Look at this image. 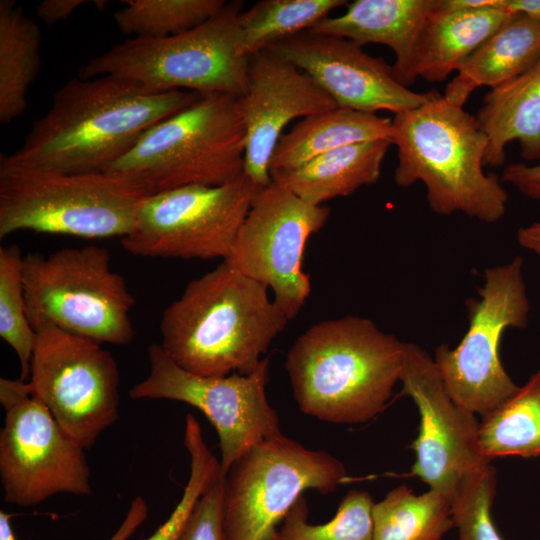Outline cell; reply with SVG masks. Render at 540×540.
<instances>
[{"mask_svg":"<svg viewBox=\"0 0 540 540\" xmlns=\"http://www.w3.org/2000/svg\"><path fill=\"white\" fill-rule=\"evenodd\" d=\"M23 259L17 245L0 247V336L18 356L19 379L27 381L37 334L27 316Z\"/></svg>","mask_w":540,"mask_h":540,"instance_id":"cell-31","label":"cell"},{"mask_svg":"<svg viewBox=\"0 0 540 540\" xmlns=\"http://www.w3.org/2000/svg\"><path fill=\"white\" fill-rule=\"evenodd\" d=\"M516 239L521 247L540 255V221L520 227Z\"/></svg>","mask_w":540,"mask_h":540,"instance_id":"cell-40","label":"cell"},{"mask_svg":"<svg viewBox=\"0 0 540 540\" xmlns=\"http://www.w3.org/2000/svg\"><path fill=\"white\" fill-rule=\"evenodd\" d=\"M502 181L513 185L525 197L540 203V164H510L503 170Z\"/></svg>","mask_w":540,"mask_h":540,"instance_id":"cell-35","label":"cell"},{"mask_svg":"<svg viewBox=\"0 0 540 540\" xmlns=\"http://www.w3.org/2000/svg\"><path fill=\"white\" fill-rule=\"evenodd\" d=\"M266 51L307 73L341 108L368 113L386 110L395 115L419 107L437 92L409 90L394 78L382 58L334 35L306 30Z\"/></svg>","mask_w":540,"mask_h":540,"instance_id":"cell-17","label":"cell"},{"mask_svg":"<svg viewBox=\"0 0 540 540\" xmlns=\"http://www.w3.org/2000/svg\"><path fill=\"white\" fill-rule=\"evenodd\" d=\"M113 14L121 32L163 38L190 30L217 14L224 0H126Z\"/></svg>","mask_w":540,"mask_h":540,"instance_id":"cell-29","label":"cell"},{"mask_svg":"<svg viewBox=\"0 0 540 540\" xmlns=\"http://www.w3.org/2000/svg\"><path fill=\"white\" fill-rule=\"evenodd\" d=\"M141 524V517L129 512L117 532L109 540H127ZM0 540H17L9 519H2L0 522Z\"/></svg>","mask_w":540,"mask_h":540,"instance_id":"cell-37","label":"cell"},{"mask_svg":"<svg viewBox=\"0 0 540 540\" xmlns=\"http://www.w3.org/2000/svg\"><path fill=\"white\" fill-rule=\"evenodd\" d=\"M496 470L490 462L470 471L450 500L459 540H503L491 517L496 495Z\"/></svg>","mask_w":540,"mask_h":540,"instance_id":"cell-33","label":"cell"},{"mask_svg":"<svg viewBox=\"0 0 540 540\" xmlns=\"http://www.w3.org/2000/svg\"><path fill=\"white\" fill-rule=\"evenodd\" d=\"M287 317L268 287L226 261L190 281L163 311L161 347L182 369L201 376L250 374Z\"/></svg>","mask_w":540,"mask_h":540,"instance_id":"cell-2","label":"cell"},{"mask_svg":"<svg viewBox=\"0 0 540 540\" xmlns=\"http://www.w3.org/2000/svg\"><path fill=\"white\" fill-rule=\"evenodd\" d=\"M404 345L359 316L312 325L295 340L285 361L299 409L333 424L372 420L400 382Z\"/></svg>","mask_w":540,"mask_h":540,"instance_id":"cell-3","label":"cell"},{"mask_svg":"<svg viewBox=\"0 0 540 540\" xmlns=\"http://www.w3.org/2000/svg\"><path fill=\"white\" fill-rule=\"evenodd\" d=\"M344 464L283 435L254 446L228 470L223 496L225 540H276L279 527L306 490L333 492Z\"/></svg>","mask_w":540,"mask_h":540,"instance_id":"cell-10","label":"cell"},{"mask_svg":"<svg viewBox=\"0 0 540 540\" xmlns=\"http://www.w3.org/2000/svg\"><path fill=\"white\" fill-rule=\"evenodd\" d=\"M224 484L221 474L208 486L193 508L180 540H225Z\"/></svg>","mask_w":540,"mask_h":540,"instance_id":"cell-34","label":"cell"},{"mask_svg":"<svg viewBox=\"0 0 540 540\" xmlns=\"http://www.w3.org/2000/svg\"><path fill=\"white\" fill-rule=\"evenodd\" d=\"M539 59L540 22L517 14L458 68L443 96L463 107L475 89L497 88L526 72Z\"/></svg>","mask_w":540,"mask_h":540,"instance_id":"cell-22","label":"cell"},{"mask_svg":"<svg viewBox=\"0 0 540 540\" xmlns=\"http://www.w3.org/2000/svg\"><path fill=\"white\" fill-rule=\"evenodd\" d=\"M246 130L239 96L208 93L148 129L103 172L127 176L148 196L189 186H220L244 174Z\"/></svg>","mask_w":540,"mask_h":540,"instance_id":"cell-6","label":"cell"},{"mask_svg":"<svg viewBox=\"0 0 540 540\" xmlns=\"http://www.w3.org/2000/svg\"><path fill=\"white\" fill-rule=\"evenodd\" d=\"M500 7L511 14L540 22V0H500Z\"/></svg>","mask_w":540,"mask_h":540,"instance_id":"cell-38","label":"cell"},{"mask_svg":"<svg viewBox=\"0 0 540 540\" xmlns=\"http://www.w3.org/2000/svg\"><path fill=\"white\" fill-rule=\"evenodd\" d=\"M453 526L449 500L434 489L401 484L372 508V540H442Z\"/></svg>","mask_w":540,"mask_h":540,"instance_id":"cell-27","label":"cell"},{"mask_svg":"<svg viewBox=\"0 0 540 540\" xmlns=\"http://www.w3.org/2000/svg\"><path fill=\"white\" fill-rule=\"evenodd\" d=\"M487 136L484 164L505 163V148L517 140L521 156L540 160V59L526 72L491 89L476 116Z\"/></svg>","mask_w":540,"mask_h":540,"instance_id":"cell-20","label":"cell"},{"mask_svg":"<svg viewBox=\"0 0 540 540\" xmlns=\"http://www.w3.org/2000/svg\"><path fill=\"white\" fill-rule=\"evenodd\" d=\"M83 0H44L36 8L37 17L47 25H54L68 19L79 7Z\"/></svg>","mask_w":540,"mask_h":540,"instance_id":"cell-36","label":"cell"},{"mask_svg":"<svg viewBox=\"0 0 540 540\" xmlns=\"http://www.w3.org/2000/svg\"><path fill=\"white\" fill-rule=\"evenodd\" d=\"M30 368L33 393L83 449L119 416L120 374L102 344L40 322Z\"/></svg>","mask_w":540,"mask_h":540,"instance_id":"cell-13","label":"cell"},{"mask_svg":"<svg viewBox=\"0 0 540 540\" xmlns=\"http://www.w3.org/2000/svg\"><path fill=\"white\" fill-rule=\"evenodd\" d=\"M400 382L402 393L411 397L420 415L411 446L415 452L411 475L450 502L464 477L490 462L479 452L480 423L452 399L433 358L417 344L405 342Z\"/></svg>","mask_w":540,"mask_h":540,"instance_id":"cell-16","label":"cell"},{"mask_svg":"<svg viewBox=\"0 0 540 540\" xmlns=\"http://www.w3.org/2000/svg\"><path fill=\"white\" fill-rule=\"evenodd\" d=\"M392 119L376 113L336 107L303 118L280 137L270 172L300 167L337 148L377 139H392Z\"/></svg>","mask_w":540,"mask_h":540,"instance_id":"cell-24","label":"cell"},{"mask_svg":"<svg viewBox=\"0 0 540 540\" xmlns=\"http://www.w3.org/2000/svg\"><path fill=\"white\" fill-rule=\"evenodd\" d=\"M239 106L246 130L244 174L262 188L272 181L270 162L284 128L338 107L312 77L268 51L249 57L248 88Z\"/></svg>","mask_w":540,"mask_h":540,"instance_id":"cell-18","label":"cell"},{"mask_svg":"<svg viewBox=\"0 0 540 540\" xmlns=\"http://www.w3.org/2000/svg\"><path fill=\"white\" fill-rule=\"evenodd\" d=\"M500 0H435V6L443 11L475 10L498 6Z\"/></svg>","mask_w":540,"mask_h":540,"instance_id":"cell-39","label":"cell"},{"mask_svg":"<svg viewBox=\"0 0 540 540\" xmlns=\"http://www.w3.org/2000/svg\"><path fill=\"white\" fill-rule=\"evenodd\" d=\"M148 197L141 186L112 172L67 174L0 156V239L17 231L86 239L124 237Z\"/></svg>","mask_w":540,"mask_h":540,"instance_id":"cell-5","label":"cell"},{"mask_svg":"<svg viewBox=\"0 0 540 540\" xmlns=\"http://www.w3.org/2000/svg\"><path fill=\"white\" fill-rule=\"evenodd\" d=\"M200 96L186 90H152L114 76L73 78L55 93L49 110L8 156L40 170L103 172L148 129Z\"/></svg>","mask_w":540,"mask_h":540,"instance_id":"cell-1","label":"cell"},{"mask_svg":"<svg viewBox=\"0 0 540 540\" xmlns=\"http://www.w3.org/2000/svg\"><path fill=\"white\" fill-rule=\"evenodd\" d=\"M392 129L398 186L421 181L430 209L439 215L460 212L485 223L505 215L508 194L496 174L483 170L488 139L475 116L436 92L419 107L395 114Z\"/></svg>","mask_w":540,"mask_h":540,"instance_id":"cell-4","label":"cell"},{"mask_svg":"<svg viewBox=\"0 0 540 540\" xmlns=\"http://www.w3.org/2000/svg\"><path fill=\"white\" fill-rule=\"evenodd\" d=\"M261 189L242 174L220 186L189 185L148 196L121 245L142 257L223 261Z\"/></svg>","mask_w":540,"mask_h":540,"instance_id":"cell-12","label":"cell"},{"mask_svg":"<svg viewBox=\"0 0 540 540\" xmlns=\"http://www.w3.org/2000/svg\"><path fill=\"white\" fill-rule=\"evenodd\" d=\"M5 410L0 432V477L7 503L30 507L69 493L90 496L83 449L58 424L29 381L0 379Z\"/></svg>","mask_w":540,"mask_h":540,"instance_id":"cell-11","label":"cell"},{"mask_svg":"<svg viewBox=\"0 0 540 540\" xmlns=\"http://www.w3.org/2000/svg\"><path fill=\"white\" fill-rule=\"evenodd\" d=\"M329 215V207L307 203L271 181L254 198L224 261L270 288L275 304L293 319L311 292L302 266L305 245Z\"/></svg>","mask_w":540,"mask_h":540,"instance_id":"cell-15","label":"cell"},{"mask_svg":"<svg viewBox=\"0 0 540 540\" xmlns=\"http://www.w3.org/2000/svg\"><path fill=\"white\" fill-rule=\"evenodd\" d=\"M373 504L370 493L351 489L330 521L314 525L308 522L307 501L301 496L283 519L276 540H372Z\"/></svg>","mask_w":540,"mask_h":540,"instance_id":"cell-30","label":"cell"},{"mask_svg":"<svg viewBox=\"0 0 540 540\" xmlns=\"http://www.w3.org/2000/svg\"><path fill=\"white\" fill-rule=\"evenodd\" d=\"M478 447L487 461L540 456V369L499 407L482 417Z\"/></svg>","mask_w":540,"mask_h":540,"instance_id":"cell-26","label":"cell"},{"mask_svg":"<svg viewBox=\"0 0 540 540\" xmlns=\"http://www.w3.org/2000/svg\"><path fill=\"white\" fill-rule=\"evenodd\" d=\"M184 446L190 455V475L182 497L166 521L144 540H180L197 501L221 475L220 462L209 450L193 414L185 419Z\"/></svg>","mask_w":540,"mask_h":540,"instance_id":"cell-32","label":"cell"},{"mask_svg":"<svg viewBox=\"0 0 540 540\" xmlns=\"http://www.w3.org/2000/svg\"><path fill=\"white\" fill-rule=\"evenodd\" d=\"M478 295L466 301L469 325L459 344L440 345L433 360L452 399L483 417L519 387L505 370L499 349L506 329L528 326L531 306L523 258L486 268Z\"/></svg>","mask_w":540,"mask_h":540,"instance_id":"cell-9","label":"cell"},{"mask_svg":"<svg viewBox=\"0 0 540 540\" xmlns=\"http://www.w3.org/2000/svg\"><path fill=\"white\" fill-rule=\"evenodd\" d=\"M41 32L14 0L0 1V121L27 109V94L40 69Z\"/></svg>","mask_w":540,"mask_h":540,"instance_id":"cell-25","label":"cell"},{"mask_svg":"<svg viewBox=\"0 0 540 540\" xmlns=\"http://www.w3.org/2000/svg\"><path fill=\"white\" fill-rule=\"evenodd\" d=\"M434 3L435 0H355L347 4L342 15L327 17L310 31L346 38L360 46H388L395 54L392 74L407 87L418 77L417 48Z\"/></svg>","mask_w":540,"mask_h":540,"instance_id":"cell-19","label":"cell"},{"mask_svg":"<svg viewBox=\"0 0 540 540\" xmlns=\"http://www.w3.org/2000/svg\"><path fill=\"white\" fill-rule=\"evenodd\" d=\"M241 1L227 2L204 23L163 38L131 37L90 59L79 77L114 76L158 91L243 96L249 58L239 53Z\"/></svg>","mask_w":540,"mask_h":540,"instance_id":"cell-7","label":"cell"},{"mask_svg":"<svg viewBox=\"0 0 540 540\" xmlns=\"http://www.w3.org/2000/svg\"><path fill=\"white\" fill-rule=\"evenodd\" d=\"M344 0H262L239 15V53L251 57L271 45L310 30Z\"/></svg>","mask_w":540,"mask_h":540,"instance_id":"cell-28","label":"cell"},{"mask_svg":"<svg viewBox=\"0 0 540 540\" xmlns=\"http://www.w3.org/2000/svg\"><path fill=\"white\" fill-rule=\"evenodd\" d=\"M392 139H377L329 151L291 170L271 171V180L312 205L353 194L375 183Z\"/></svg>","mask_w":540,"mask_h":540,"instance_id":"cell-21","label":"cell"},{"mask_svg":"<svg viewBox=\"0 0 540 540\" xmlns=\"http://www.w3.org/2000/svg\"><path fill=\"white\" fill-rule=\"evenodd\" d=\"M149 373L129 391L132 399L179 401L199 409L214 426L223 476L245 453L281 432L266 396L269 358L250 374L201 376L177 365L160 344L148 349Z\"/></svg>","mask_w":540,"mask_h":540,"instance_id":"cell-14","label":"cell"},{"mask_svg":"<svg viewBox=\"0 0 540 540\" xmlns=\"http://www.w3.org/2000/svg\"><path fill=\"white\" fill-rule=\"evenodd\" d=\"M23 281L32 327L47 322L100 344L132 342L135 300L124 277L112 270L106 248L29 253L23 259Z\"/></svg>","mask_w":540,"mask_h":540,"instance_id":"cell-8","label":"cell"},{"mask_svg":"<svg viewBox=\"0 0 540 540\" xmlns=\"http://www.w3.org/2000/svg\"><path fill=\"white\" fill-rule=\"evenodd\" d=\"M515 15L498 6L443 11L434 8L421 34L416 56L417 75L440 82L458 68Z\"/></svg>","mask_w":540,"mask_h":540,"instance_id":"cell-23","label":"cell"}]
</instances>
